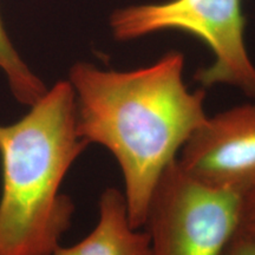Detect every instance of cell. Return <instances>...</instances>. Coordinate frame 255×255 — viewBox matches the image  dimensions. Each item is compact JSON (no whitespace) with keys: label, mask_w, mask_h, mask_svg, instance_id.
<instances>
[{"label":"cell","mask_w":255,"mask_h":255,"mask_svg":"<svg viewBox=\"0 0 255 255\" xmlns=\"http://www.w3.org/2000/svg\"><path fill=\"white\" fill-rule=\"evenodd\" d=\"M115 39H138L161 31L199 38L214 62L195 73L203 88L229 85L255 100V64L245 43L242 0H167L127 6L110 17Z\"/></svg>","instance_id":"3957f363"},{"label":"cell","mask_w":255,"mask_h":255,"mask_svg":"<svg viewBox=\"0 0 255 255\" xmlns=\"http://www.w3.org/2000/svg\"><path fill=\"white\" fill-rule=\"evenodd\" d=\"M177 163L207 186L246 196L255 189V102L233 107L196 130Z\"/></svg>","instance_id":"5b68a950"},{"label":"cell","mask_w":255,"mask_h":255,"mask_svg":"<svg viewBox=\"0 0 255 255\" xmlns=\"http://www.w3.org/2000/svg\"><path fill=\"white\" fill-rule=\"evenodd\" d=\"M239 228L255 237V189L244 196Z\"/></svg>","instance_id":"9c48e42d"},{"label":"cell","mask_w":255,"mask_h":255,"mask_svg":"<svg viewBox=\"0 0 255 255\" xmlns=\"http://www.w3.org/2000/svg\"><path fill=\"white\" fill-rule=\"evenodd\" d=\"M184 56L169 51L143 68L119 71L88 62L73 64L79 136L107 149L120 165L128 214L143 228L158 180L206 122V91L184 83Z\"/></svg>","instance_id":"6da1fadb"},{"label":"cell","mask_w":255,"mask_h":255,"mask_svg":"<svg viewBox=\"0 0 255 255\" xmlns=\"http://www.w3.org/2000/svg\"><path fill=\"white\" fill-rule=\"evenodd\" d=\"M0 70L4 72L9 90L20 104L31 107L47 91L46 85L19 55L0 15Z\"/></svg>","instance_id":"52a82bcc"},{"label":"cell","mask_w":255,"mask_h":255,"mask_svg":"<svg viewBox=\"0 0 255 255\" xmlns=\"http://www.w3.org/2000/svg\"><path fill=\"white\" fill-rule=\"evenodd\" d=\"M89 144L79 136L75 94L59 81L23 119L0 124V255H52L75 205L64 178Z\"/></svg>","instance_id":"7a4b0ae2"},{"label":"cell","mask_w":255,"mask_h":255,"mask_svg":"<svg viewBox=\"0 0 255 255\" xmlns=\"http://www.w3.org/2000/svg\"><path fill=\"white\" fill-rule=\"evenodd\" d=\"M242 202L244 196L199 182L174 161L146 209L150 255H221L240 226Z\"/></svg>","instance_id":"277c9868"},{"label":"cell","mask_w":255,"mask_h":255,"mask_svg":"<svg viewBox=\"0 0 255 255\" xmlns=\"http://www.w3.org/2000/svg\"><path fill=\"white\" fill-rule=\"evenodd\" d=\"M221 255H255V237L239 228Z\"/></svg>","instance_id":"ba28073f"},{"label":"cell","mask_w":255,"mask_h":255,"mask_svg":"<svg viewBox=\"0 0 255 255\" xmlns=\"http://www.w3.org/2000/svg\"><path fill=\"white\" fill-rule=\"evenodd\" d=\"M98 222L87 238L52 255H150V240L143 228L133 227L123 191L107 188L98 202Z\"/></svg>","instance_id":"8992f818"}]
</instances>
